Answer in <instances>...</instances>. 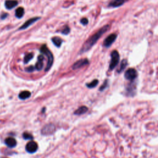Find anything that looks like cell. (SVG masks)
I'll return each instance as SVG.
<instances>
[{
    "instance_id": "6da1fadb",
    "label": "cell",
    "mask_w": 158,
    "mask_h": 158,
    "mask_svg": "<svg viewBox=\"0 0 158 158\" xmlns=\"http://www.w3.org/2000/svg\"><path fill=\"white\" fill-rule=\"evenodd\" d=\"M109 29V25H106L104 27H102L101 29L99 30L96 33L93 35L91 37H90L85 42L84 45H83L82 48L80 50V53L86 52V51L92 48V46L96 44L98 40L101 37L102 35L105 33Z\"/></svg>"
},
{
    "instance_id": "7a4b0ae2",
    "label": "cell",
    "mask_w": 158,
    "mask_h": 158,
    "mask_svg": "<svg viewBox=\"0 0 158 158\" xmlns=\"http://www.w3.org/2000/svg\"><path fill=\"white\" fill-rule=\"evenodd\" d=\"M40 52L43 54L46 55V56L48 57V64H47V66H46V68L45 69V71L46 72V71H48L50 69L51 67L53 65V54L51 53V51H50V50L47 48L46 46L45 45H43L41 48H40Z\"/></svg>"
},
{
    "instance_id": "3957f363",
    "label": "cell",
    "mask_w": 158,
    "mask_h": 158,
    "mask_svg": "<svg viewBox=\"0 0 158 158\" xmlns=\"http://www.w3.org/2000/svg\"><path fill=\"white\" fill-rule=\"evenodd\" d=\"M110 56H111V61H110L109 64V69L110 70H112L118 64V62H119V54H118L117 51H113Z\"/></svg>"
},
{
    "instance_id": "277c9868",
    "label": "cell",
    "mask_w": 158,
    "mask_h": 158,
    "mask_svg": "<svg viewBox=\"0 0 158 158\" xmlns=\"http://www.w3.org/2000/svg\"><path fill=\"white\" fill-rule=\"evenodd\" d=\"M137 72L135 69L130 68L125 73V78L128 80L133 81L137 77Z\"/></svg>"
},
{
    "instance_id": "5b68a950",
    "label": "cell",
    "mask_w": 158,
    "mask_h": 158,
    "mask_svg": "<svg viewBox=\"0 0 158 158\" xmlns=\"http://www.w3.org/2000/svg\"><path fill=\"white\" fill-rule=\"evenodd\" d=\"M55 130H56V128H55L54 125L53 124H48L46 125L44 127H43L42 130V134L44 135H50L53 134Z\"/></svg>"
},
{
    "instance_id": "8992f818",
    "label": "cell",
    "mask_w": 158,
    "mask_h": 158,
    "mask_svg": "<svg viewBox=\"0 0 158 158\" xmlns=\"http://www.w3.org/2000/svg\"><path fill=\"white\" fill-rule=\"evenodd\" d=\"M116 38L117 35L116 33H112L109 35V36L104 40L103 45L105 47H106V48H108V47L111 46L112 45V43L115 42Z\"/></svg>"
},
{
    "instance_id": "52a82bcc",
    "label": "cell",
    "mask_w": 158,
    "mask_h": 158,
    "mask_svg": "<svg viewBox=\"0 0 158 158\" xmlns=\"http://www.w3.org/2000/svg\"><path fill=\"white\" fill-rule=\"evenodd\" d=\"M88 63H89L88 60L87 59H80V60H78L77 62H75L73 64L72 68L74 70L80 69V68H82V67L88 65Z\"/></svg>"
},
{
    "instance_id": "ba28073f",
    "label": "cell",
    "mask_w": 158,
    "mask_h": 158,
    "mask_svg": "<svg viewBox=\"0 0 158 158\" xmlns=\"http://www.w3.org/2000/svg\"><path fill=\"white\" fill-rule=\"evenodd\" d=\"M25 148L26 151L28 153H33L37 151V150L38 149V145L36 142L31 141L29 142V143L27 144Z\"/></svg>"
},
{
    "instance_id": "9c48e42d",
    "label": "cell",
    "mask_w": 158,
    "mask_h": 158,
    "mask_svg": "<svg viewBox=\"0 0 158 158\" xmlns=\"http://www.w3.org/2000/svg\"><path fill=\"white\" fill-rule=\"evenodd\" d=\"M40 19L41 18L40 17H33V18L30 19L29 20H28V21H26L24 23H23V24L21 27H20L19 30H24V29H27L31 25H32L33 23H34L35 22H36L37 21H38V20H40Z\"/></svg>"
},
{
    "instance_id": "30bf717a",
    "label": "cell",
    "mask_w": 158,
    "mask_h": 158,
    "mask_svg": "<svg viewBox=\"0 0 158 158\" xmlns=\"http://www.w3.org/2000/svg\"><path fill=\"white\" fill-rule=\"evenodd\" d=\"M18 5V2L15 0H7L5 2V7L7 9H12Z\"/></svg>"
},
{
    "instance_id": "8fae6325",
    "label": "cell",
    "mask_w": 158,
    "mask_h": 158,
    "mask_svg": "<svg viewBox=\"0 0 158 158\" xmlns=\"http://www.w3.org/2000/svg\"><path fill=\"white\" fill-rule=\"evenodd\" d=\"M5 143L9 148H14L17 145V141L14 138L9 137L5 140Z\"/></svg>"
},
{
    "instance_id": "7c38bea8",
    "label": "cell",
    "mask_w": 158,
    "mask_h": 158,
    "mask_svg": "<svg viewBox=\"0 0 158 158\" xmlns=\"http://www.w3.org/2000/svg\"><path fill=\"white\" fill-rule=\"evenodd\" d=\"M126 0H111L109 3V6L112 7H117L124 5Z\"/></svg>"
},
{
    "instance_id": "4fadbf2b",
    "label": "cell",
    "mask_w": 158,
    "mask_h": 158,
    "mask_svg": "<svg viewBox=\"0 0 158 158\" xmlns=\"http://www.w3.org/2000/svg\"><path fill=\"white\" fill-rule=\"evenodd\" d=\"M31 96V93L29 91H23L19 94V98L21 100H26L28 99Z\"/></svg>"
},
{
    "instance_id": "5bb4252c",
    "label": "cell",
    "mask_w": 158,
    "mask_h": 158,
    "mask_svg": "<svg viewBox=\"0 0 158 158\" xmlns=\"http://www.w3.org/2000/svg\"><path fill=\"white\" fill-rule=\"evenodd\" d=\"M51 41L53 42V44L56 46V47H58L59 48L62 45V40L61 38H59V37H54L53 38H51Z\"/></svg>"
},
{
    "instance_id": "9a60e30c",
    "label": "cell",
    "mask_w": 158,
    "mask_h": 158,
    "mask_svg": "<svg viewBox=\"0 0 158 158\" xmlns=\"http://www.w3.org/2000/svg\"><path fill=\"white\" fill-rule=\"evenodd\" d=\"M24 15V9L22 7H19L15 10V17L21 19Z\"/></svg>"
},
{
    "instance_id": "2e32d148",
    "label": "cell",
    "mask_w": 158,
    "mask_h": 158,
    "mask_svg": "<svg viewBox=\"0 0 158 158\" xmlns=\"http://www.w3.org/2000/svg\"><path fill=\"white\" fill-rule=\"evenodd\" d=\"M87 110H88V108H86V106H83L79 108L78 109H77L76 111L74 112V114H76V115H81V114L85 113Z\"/></svg>"
},
{
    "instance_id": "e0dca14e",
    "label": "cell",
    "mask_w": 158,
    "mask_h": 158,
    "mask_svg": "<svg viewBox=\"0 0 158 158\" xmlns=\"http://www.w3.org/2000/svg\"><path fill=\"white\" fill-rule=\"evenodd\" d=\"M127 60H125V59H124V60L122 61L121 63V65H120V67L119 68H118L117 71H118V72H122V71H123L125 68H126V66H127Z\"/></svg>"
},
{
    "instance_id": "ac0fdd59",
    "label": "cell",
    "mask_w": 158,
    "mask_h": 158,
    "mask_svg": "<svg viewBox=\"0 0 158 158\" xmlns=\"http://www.w3.org/2000/svg\"><path fill=\"white\" fill-rule=\"evenodd\" d=\"M33 53H29L27 54L26 56L24 58V59H23V62L24 64H27L30 60L33 59Z\"/></svg>"
},
{
    "instance_id": "d6986e66",
    "label": "cell",
    "mask_w": 158,
    "mask_h": 158,
    "mask_svg": "<svg viewBox=\"0 0 158 158\" xmlns=\"http://www.w3.org/2000/svg\"><path fill=\"white\" fill-rule=\"evenodd\" d=\"M98 84V80H94L92 82H90V83H89V84H86V86H87L88 88H93L95 87V86H96V85Z\"/></svg>"
},
{
    "instance_id": "ffe728a7",
    "label": "cell",
    "mask_w": 158,
    "mask_h": 158,
    "mask_svg": "<svg viewBox=\"0 0 158 158\" xmlns=\"http://www.w3.org/2000/svg\"><path fill=\"white\" fill-rule=\"evenodd\" d=\"M43 62L42 61H38V62L36 63V64H35V69L40 71L43 69Z\"/></svg>"
},
{
    "instance_id": "44dd1931",
    "label": "cell",
    "mask_w": 158,
    "mask_h": 158,
    "mask_svg": "<svg viewBox=\"0 0 158 158\" xmlns=\"http://www.w3.org/2000/svg\"><path fill=\"white\" fill-rule=\"evenodd\" d=\"M23 137L25 140H33V136L31 135V134H30L29 133H27V132H25L23 134Z\"/></svg>"
},
{
    "instance_id": "7402d4cb",
    "label": "cell",
    "mask_w": 158,
    "mask_h": 158,
    "mask_svg": "<svg viewBox=\"0 0 158 158\" xmlns=\"http://www.w3.org/2000/svg\"><path fill=\"white\" fill-rule=\"evenodd\" d=\"M70 28L68 26H65L61 30V33L63 35H68L70 33Z\"/></svg>"
},
{
    "instance_id": "603a6c76",
    "label": "cell",
    "mask_w": 158,
    "mask_h": 158,
    "mask_svg": "<svg viewBox=\"0 0 158 158\" xmlns=\"http://www.w3.org/2000/svg\"><path fill=\"white\" fill-rule=\"evenodd\" d=\"M35 67L31 66L28 67L27 68H25V71H26V72H32L35 70Z\"/></svg>"
},
{
    "instance_id": "cb8c5ba5",
    "label": "cell",
    "mask_w": 158,
    "mask_h": 158,
    "mask_svg": "<svg viewBox=\"0 0 158 158\" xmlns=\"http://www.w3.org/2000/svg\"><path fill=\"white\" fill-rule=\"evenodd\" d=\"M80 22L82 25H86V24H88V20L86 19V18H82L81 20H80Z\"/></svg>"
},
{
    "instance_id": "d4e9b609",
    "label": "cell",
    "mask_w": 158,
    "mask_h": 158,
    "mask_svg": "<svg viewBox=\"0 0 158 158\" xmlns=\"http://www.w3.org/2000/svg\"><path fill=\"white\" fill-rule=\"evenodd\" d=\"M107 85H108V82L107 81H105V82L104 83V84L101 86L100 90V91H102L104 89H105V88L106 87V86H107Z\"/></svg>"
},
{
    "instance_id": "484cf974",
    "label": "cell",
    "mask_w": 158,
    "mask_h": 158,
    "mask_svg": "<svg viewBox=\"0 0 158 158\" xmlns=\"http://www.w3.org/2000/svg\"><path fill=\"white\" fill-rule=\"evenodd\" d=\"M7 16V14L6 13H3L1 15V19H5Z\"/></svg>"
},
{
    "instance_id": "4316f807",
    "label": "cell",
    "mask_w": 158,
    "mask_h": 158,
    "mask_svg": "<svg viewBox=\"0 0 158 158\" xmlns=\"http://www.w3.org/2000/svg\"><path fill=\"white\" fill-rule=\"evenodd\" d=\"M43 59H44V57H43V55H40L38 57V61H43Z\"/></svg>"
}]
</instances>
